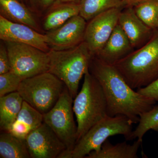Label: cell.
<instances>
[{"instance_id":"1","label":"cell","mask_w":158,"mask_h":158,"mask_svg":"<svg viewBox=\"0 0 158 158\" xmlns=\"http://www.w3.org/2000/svg\"><path fill=\"white\" fill-rule=\"evenodd\" d=\"M89 72L103 90L108 116L123 115L134 123H138L141 113L151 110L156 102L131 88L113 65L92 57Z\"/></svg>"},{"instance_id":"2","label":"cell","mask_w":158,"mask_h":158,"mask_svg":"<svg viewBox=\"0 0 158 158\" xmlns=\"http://www.w3.org/2000/svg\"><path fill=\"white\" fill-rule=\"evenodd\" d=\"M131 88H144L158 78V31L140 48L113 65Z\"/></svg>"},{"instance_id":"3","label":"cell","mask_w":158,"mask_h":158,"mask_svg":"<svg viewBox=\"0 0 158 158\" xmlns=\"http://www.w3.org/2000/svg\"><path fill=\"white\" fill-rule=\"evenodd\" d=\"M49 72L56 76L65 84L72 97L77 94L79 84L89 71L93 56L86 43L69 49L56 51L50 49Z\"/></svg>"},{"instance_id":"4","label":"cell","mask_w":158,"mask_h":158,"mask_svg":"<svg viewBox=\"0 0 158 158\" xmlns=\"http://www.w3.org/2000/svg\"><path fill=\"white\" fill-rule=\"evenodd\" d=\"M73 110L77 126V142L93 126L107 116L103 90L89 71L84 76L81 89L73 100Z\"/></svg>"},{"instance_id":"5","label":"cell","mask_w":158,"mask_h":158,"mask_svg":"<svg viewBox=\"0 0 158 158\" xmlns=\"http://www.w3.org/2000/svg\"><path fill=\"white\" fill-rule=\"evenodd\" d=\"M133 123L126 116H106L93 126L71 150H65L59 158H85L92 151H98L111 136L122 135L129 141Z\"/></svg>"},{"instance_id":"6","label":"cell","mask_w":158,"mask_h":158,"mask_svg":"<svg viewBox=\"0 0 158 158\" xmlns=\"http://www.w3.org/2000/svg\"><path fill=\"white\" fill-rule=\"evenodd\" d=\"M65 87L61 80L48 72L24 79L17 91L24 101L44 114L55 106Z\"/></svg>"},{"instance_id":"7","label":"cell","mask_w":158,"mask_h":158,"mask_svg":"<svg viewBox=\"0 0 158 158\" xmlns=\"http://www.w3.org/2000/svg\"><path fill=\"white\" fill-rule=\"evenodd\" d=\"M73 103V98L65 87L53 107L43 114L44 122L53 130L68 151L77 143V126L74 118Z\"/></svg>"},{"instance_id":"8","label":"cell","mask_w":158,"mask_h":158,"mask_svg":"<svg viewBox=\"0 0 158 158\" xmlns=\"http://www.w3.org/2000/svg\"><path fill=\"white\" fill-rule=\"evenodd\" d=\"M11 71L23 80L49 71L48 52L24 44L5 42Z\"/></svg>"},{"instance_id":"9","label":"cell","mask_w":158,"mask_h":158,"mask_svg":"<svg viewBox=\"0 0 158 158\" xmlns=\"http://www.w3.org/2000/svg\"><path fill=\"white\" fill-rule=\"evenodd\" d=\"M123 9H110L87 22L84 41L93 56L98 55L112 35Z\"/></svg>"},{"instance_id":"10","label":"cell","mask_w":158,"mask_h":158,"mask_svg":"<svg viewBox=\"0 0 158 158\" xmlns=\"http://www.w3.org/2000/svg\"><path fill=\"white\" fill-rule=\"evenodd\" d=\"M31 158H59L67 149L53 130L44 122L25 139Z\"/></svg>"},{"instance_id":"11","label":"cell","mask_w":158,"mask_h":158,"mask_svg":"<svg viewBox=\"0 0 158 158\" xmlns=\"http://www.w3.org/2000/svg\"><path fill=\"white\" fill-rule=\"evenodd\" d=\"M87 22L81 16L71 18L59 27L46 33L50 49L65 50L84 42Z\"/></svg>"},{"instance_id":"12","label":"cell","mask_w":158,"mask_h":158,"mask_svg":"<svg viewBox=\"0 0 158 158\" xmlns=\"http://www.w3.org/2000/svg\"><path fill=\"white\" fill-rule=\"evenodd\" d=\"M0 39L5 42L28 44L46 52L50 50L45 34L25 24L12 22L1 15Z\"/></svg>"},{"instance_id":"13","label":"cell","mask_w":158,"mask_h":158,"mask_svg":"<svg viewBox=\"0 0 158 158\" xmlns=\"http://www.w3.org/2000/svg\"><path fill=\"white\" fill-rule=\"evenodd\" d=\"M118 25L135 50L145 44L154 33V30L139 18L132 7H126L122 10L118 18Z\"/></svg>"},{"instance_id":"14","label":"cell","mask_w":158,"mask_h":158,"mask_svg":"<svg viewBox=\"0 0 158 158\" xmlns=\"http://www.w3.org/2000/svg\"><path fill=\"white\" fill-rule=\"evenodd\" d=\"M135 50L129 40L118 24L101 50L95 56L103 62L113 65Z\"/></svg>"},{"instance_id":"15","label":"cell","mask_w":158,"mask_h":158,"mask_svg":"<svg viewBox=\"0 0 158 158\" xmlns=\"http://www.w3.org/2000/svg\"><path fill=\"white\" fill-rule=\"evenodd\" d=\"M43 123V114L23 101L17 118L8 132L18 138L25 139L30 133Z\"/></svg>"},{"instance_id":"16","label":"cell","mask_w":158,"mask_h":158,"mask_svg":"<svg viewBox=\"0 0 158 158\" xmlns=\"http://www.w3.org/2000/svg\"><path fill=\"white\" fill-rule=\"evenodd\" d=\"M33 11L19 0H0L1 15L12 22L23 24L41 33Z\"/></svg>"},{"instance_id":"17","label":"cell","mask_w":158,"mask_h":158,"mask_svg":"<svg viewBox=\"0 0 158 158\" xmlns=\"http://www.w3.org/2000/svg\"><path fill=\"white\" fill-rule=\"evenodd\" d=\"M80 10L78 3L56 2L43 18V30L47 32L59 27L71 18L80 15Z\"/></svg>"},{"instance_id":"18","label":"cell","mask_w":158,"mask_h":158,"mask_svg":"<svg viewBox=\"0 0 158 158\" xmlns=\"http://www.w3.org/2000/svg\"><path fill=\"white\" fill-rule=\"evenodd\" d=\"M142 141L137 139L133 144L125 141L114 144L107 140L98 151H92L85 158H138V149Z\"/></svg>"},{"instance_id":"19","label":"cell","mask_w":158,"mask_h":158,"mask_svg":"<svg viewBox=\"0 0 158 158\" xmlns=\"http://www.w3.org/2000/svg\"><path fill=\"white\" fill-rule=\"evenodd\" d=\"M23 100L18 91L0 97V128L8 132L22 107Z\"/></svg>"},{"instance_id":"20","label":"cell","mask_w":158,"mask_h":158,"mask_svg":"<svg viewBox=\"0 0 158 158\" xmlns=\"http://www.w3.org/2000/svg\"><path fill=\"white\" fill-rule=\"evenodd\" d=\"M0 158H30L25 139H21L9 132L0 135Z\"/></svg>"},{"instance_id":"21","label":"cell","mask_w":158,"mask_h":158,"mask_svg":"<svg viewBox=\"0 0 158 158\" xmlns=\"http://www.w3.org/2000/svg\"><path fill=\"white\" fill-rule=\"evenodd\" d=\"M79 5L80 15L87 22L108 10L126 7L122 0H81Z\"/></svg>"},{"instance_id":"22","label":"cell","mask_w":158,"mask_h":158,"mask_svg":"<svg viewBox=\"0 0 158 158\" xmlns=\"http://www.w3.org/2000/svg\"><path fill=\"white\" fill-rule=\"evenodd\" d=\"M150 130L158 132V105L140 115L138 125L133 131L129 141L137 139L142 142L144 135Z\"/></svg>"},{"instance_id":"23","label":"cell","mask_w":158,"mask_h":158,"mask_svg":"<svg viewBox=\"0 0 158 158\" xmlns=\"http://www.w3.org/2000/svg\"><path fill=\"white\" fill-rule=\"evenodd\" d=\"M137 16L152 30H156L158 23V0H148L133 7Z\"/></svg>"},{"instance_id":"24","label":"cell","mask_w":158,"mask_h":158,"mask_svg":"<svg viewBox=\"0 0 158 158\" xmlns=\"http://www.w3.org/2000/svg\"><path fill=\"white\" fill-rule=\"evenodd\" d=\"M23 79L12 71L0 74V97L17 91Z\"/></svg>"},{"instance_id":"25","label":"cell","mask_w":158,"mask_h":158,"mask_svg":"<svg viewBox=\"0 0 158 158\" xmlns=\"http://www.w3.org/2000/svg\"><path fill=\"white\" fill-rule=\"evenodd\" d=\"M30 9L38 14L45 13L57 0H28Z\"/></svg>"},{"instance_id":"26","label":"cell","mask_w":158,"mask_h":158,"mask_svg":"<svg viewBox=\"0 0 158 158\" xmlns=\"http://www.w3.org/2000/svg\"><path fill=\"white\" fill-rule=\"evenodd\" d=\"M11 70L7 46L5 42L1 40L0 44V74L9 72Z\"/></svg>"},{"instance_id":"27","label":"cell","mask_w":158,"mask_h":158,"mask_svg":"<svg viewBox=\"0 0 158 158\" xmlns=\"http://www.w3.org/2000/svg\"><path fill=\"white\" fill-rule=\"evenodd\" d=\"M138 93L158 101V78L146 87L137 89Z\"/></svg>"},{"instance_id":"28","label":"cell","mask_w":158,"mask_h":158,"mask_svg":"<svg viewBox=\"0 0 158 158\" xmlns=\"http://www.w3.org/2000/svg\"><path fill=\"white\" fill-rule=\"evenodd\" d=\"M126 7H134L148 0H122Z\"/></svg>"},{"instance_id":"29","label":"cell","mask_w":158,"mask_h":158,"mask_svg":"<svg viewBox=\"0 0 158 158\" xmlns=\"http://www.w3.org/2000/svg\"><path fill=\"white\" fill-rule=\"evenodd\" d=\"M81 0H57V2L61 3H80Z\"/></svg>"},{"instance_id":"30","label":"cell","mask_w":158,"mask_h":158,"mask_svg":"<svg viewBox=\"0 0 158 158\" xmlns=\"http://www.w3.org/2000/svg\"><path fill=\"white\" fill-rule=\"evenodd\" d=\"M156 30H158V25H157V29Z\"/></svg>"},{"instance_id":"31","label":"cell","mask_w":158,"mask_h":158,"mask_svg":"<svg viewBox=\"0 0 158 158\" xmlns=\"http://www.w3.org/2000/svg\"><path fill=\"white\" fill-rule=\"evenodd\" d=\"M23 1H27V0H23Z\"/></svg>"}]
</instances>
